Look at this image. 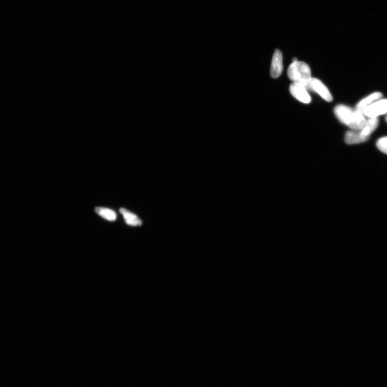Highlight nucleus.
I'll use <instances>...</instances> for the list:
<instances>
[{
    "instance_id": "obj_1",
    "label": "nucleus",
    "mask_w": 387,
    "mask_h": 387,
    "mask_svg": "<svg viewBox=\"0 0 387 387\" xmlns=\"http://www.w3.org/2000/svg\"><path fill=\"white\" fill-rule=\"evenodd\" d=\"M335 116L340 121L353 129L360 131L365 125L367 119L362 112L357 109L343 105H339L334 108Z\"/></svg>"
},
{
    "instance_id": "obj_2",
    "label": "nucleus",
    "mask_w": 387,
    "mask_h": 387,
    "mask_svg": "<svg viewBox=\"0 0 387 387\" xmlns=\"http://www.w3.org/2000/svg\"><path fill=\"white\" fill-rule=\"evenodd\" d=\"M287 74L291 81L303 84L305 87L312 79L311 68L306 63L298 60L290 65Z\"/></svg>"
},
{
    "instance_id": "obj_3",
    "label": "nucleus",
    "mask_w": 387,
    "mask_h": 387,
    "mask_svg": "<svg viewBox=\"0 0 387 387\" xmlns=\"http://www.w3.org/2000/svg\"><path fill=\"white\" fill-rule=\"evenodd\" d=\"M362 113L368 118H377L387 113V99H381L365 108Z\"/></svg>"
},
{
    "instance_id": "obj_4",
    "label": "nucleus",
    "mask_w": 387,
    "mask_h": 387,
    "mask_svg": "<svg viewBox=\"0 0 387 387\" xmlns=\"http://www.w3.org/2000/svg\"><path fill=\"white\" fill-rule=\"evenodd\" d=\"M306 88L308 90H311L319 94L327 102H331L333 100L329 90L319 79L312 77L311 81Z\"/></svg>"
},
{
    "instance_id": "obj_5",
    "label": "nucleus",
    "mask_w": 387,
    "mask_h": 387,
    "mask_svg": "<svg viewBox=\"0 0 387 387\" xmlns=\"http://www.w3.org/2000/svg\"><path fill=\"white\" fill-rule=\"evenodd\" d=\"M289 91L292 96L299 101L306 104L311 102V97L305 85L292 82L290 85Z\"/></svg>"
},
{
    "instance_id": "obj_6",
    "label": "nucleus",
    "mask_w": 387,
    "mask_h": 387,
    "mask_svg": "<svg viewBox=\"0 0 387 387\" xmlns=\"http://www.w3.org/2000/svg\"><path fill=\"white\" fill-rule=\"evenodd\" d=\"M283 58L281 52L280 50L275 51L271 67V75L273 78H278L282 73L283 71Z\"/></svg>"
},
{
    "instance_id": "obj_7",
    "label": "nucleus",
    "mask_w": 387,
    "mask_h": 387,
    "mask_svg": "<svg viewBox=\"0 0 387 387\" xmlns=\"http://www.w3.org/2000/svg\"><path fill=\"white\" fill-rule=\"evenodd\" d=\"M379 123V120L377 118H368L365 125L362 129L360 130V134L367 140L370 136L376 130Z\"/></svg>"
},
{
    "instance_id": "obj_8",
    "label": "nucleus",
    "mask_w": 387,
    "mask_h": 387,
    "mask_svg": "<svg viewBox=\"0 0 387 387\" xmlns=\"http://www.w3.org/2000/svg\"><path fill=\"white\" fill-rule=\"evenodd\" d=\"M382 97L383 95L380 92H375L370 94L369 96L365 98L363 100H361L358 103L356 109L359 111L362 112L365 108L371 105L374 102L382 99Z\"/></svg>"
},
{
    "instance_id": "obj_9",
    "label": "nucleus",
    "mask_w": 387,
    "mask_h": 387,
    "mask_svg": "<svg viewBox=\"0 0 387 387\" xmlns=\"http://www.w3.org/2000/svg\"><path fill=\"white\" fill-rule=\"evenodd\" d=\"M367 141L361 135L360 131H349L345 136V141L349 145L360 144Z\"/></svg>"
},
{
    "instance_id": "obj_10",
    "label": "nucleus",
    "mask_w": 387,
    "mask_h": 387,
    "mask_svg": "<svg viewBox=\"0 0 387 387\" xmlns=\"http://www.w3.org/2000/svg\"><path fill=\"white\" fill-rule=\"evenodd\" d=\"M119 211L123 215L127 225L132 226H140L142 225V221L135 214L124 208L120 209Z\"/></svg>"
},
{
    "instance_id": "obj_11",
    "label": "nucleus",
    "mask_w": 387,
    "mask_h": 387,
    "mask_svg": "<svg viewBox=\"0 0 387 387\" xmlns=\"http://www.w3.org/2000/svg\"><path fill=\"white\" fill-rule=\"evenodd\" d=\"M95 210H96V212L99 214L100 217L108 221H114L116 220L117 214L113 210L101 207H97Z\"/></svg>"
},
{
    "instance_id": "obj_12",
    "label": "nucleus",
    "mask_w": 387,
    "mask_h": 387,
    "mask_svg": "<svg viewBox=\"0 0 387 387\" xmlns=\"http://www.w3.org/2000/svg\"><path fill=\"white\" fill-rule=\"evenodd\" d=\"M376 145L378 150L387 154V136L382 137L378 140Z\"/></svg>"
},
{
    "instance_id": "obj_13",
    "label": "nucleus",
    "mask_w": 387,
    "mask_h": 387,
    "mask_svg": "<svg viewBox=\"0 0 387 387\" xmlns=\"http://www.w3.org/2000/svg\"><path fill=\"white\" fill-rule=\"evenodd\" d=\"M296 61H297V59L296 58H294L293 59H292V62H295Z\"/></svg>"
},
{
    "instance_id": "obj_14",
    "label": "nucleus",
    "mask_w": 387,
    "mask_h": 387,
    "mask_svg": "<svg viewBox=\"0 0 387 387\" xmlns=\"http://www.w3.org/2000/svg\"><path fill=\"white\" fill-rule=\"evenodd\" d=\"M386 122H387V117H386Z\"/></svg>"
}]
</instances>
